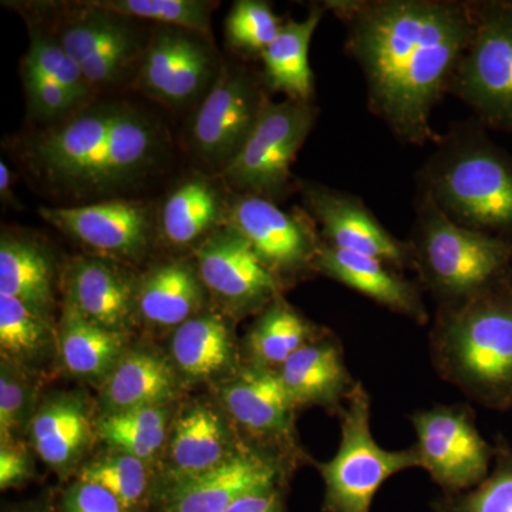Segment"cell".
Returning <instances> with one entry per match:
<instances>
[{
  "label": "cell",
  "mask_w": 512,
  "mask_h": 512,
  "mask_svg": "<svg viewBox=\"0 0 512 512\" xmlns=\"http://www.w3.org/2000/svg\"><path fill=\"white\" fill-rule=\"evenodd\" d=\"M325 8L345 23L370 111L403 143L439 141L431 116L473 40L474 2L333 0Z\"/></svg>",
  "instance_id": "obj_1"
},
{
  "label": "cell",
  "mask_w": 512,
  "mask_h": 512,
  "mask_svg": "<svg viewBox=\"0 0 512 512\" xmlns=\"http://www.w3.org/2000/svg\"><path fill=\"white\" fill-rule=\"evenodd\" d=\"M437 375L487 409L512 410V279L437 306L429 339Z\"/></svg>",
  "instance_id": "obj_2"
},
{
  "label": "cell",
  "mask_w": 512,
  "mask_h": 512,
  "mask_svg": "<svg viewBox=\"0 0 512 512\" xmlns=\"http://www.w3.org/2000/svg\"><path fill=\"white\" fill-rule=\"evenodd\" d=\"M419 190L461 227L512 244V156L480 124H461L439 138Z\"/></svg>",
  "instance_id": "obj_3"
},
{
  "label": "cell",
  "mask_w": 512,
  "mask_h": 512,
  "mask_svg": "<svg viewBox=\"0 0 512 512\" xmlns=\"http://www.w3.org/2000/svg\"><path fill=\"white\" fill-rule=\"evenodd\" d=\"M409 239L413 269L437 306L454 305L512 279V244L461 227L419 190Z\"/></svg>",
  "instance_id": "obj_4"
},
{
  "label": "cell",
  "mask_w": 512,
  "mask_h": 512,
  "mask_svg": "<svg viewBox=\"0 0 512 512\" xmlns=\"http://www.w3.org/2000/svg\"><path fill=\"white\" fill-rule=\"evenodd\" d=\"M153 147V128L146 121L123 107H104L47 133L36 154L55 180L101 188L140 170Z\"/></svg>",
  "instance_id": "obj_5"
},
{
  "label": "cell",
  "mask_w": 512,
  "mask_h": 512,
  "mask_svg": "<svg viewBox=\"0 0 512 512\" xmlns=\"http://www.w3.org/2000/svg\"><path fill=\"white\" fill-rule=\"evenodd\" d=\"M338 453L318 464L325 481V510L370 512L377 491L390 477L419 467L416 448L386 450L373 437L372 402L362 383L357 382L339 413Z\"/></svg>",
  "instance_id": "obj_6"
},
{
  "label": "cell",
  "mask_w": 512,
  "mask_h": 512,
  "mask_svg": "<svg viewBox=\"0 0 512 512\" xmlns=\"http://www.w3.org/2000/svg\"><path fill=\"white\" fill-rule=\"evenodd\" d=\"M476 30L450 93L484 126L512 130V0L474 2Z\"/></svg>",
  "instance_id": "obj_7"
},
{
  "label": "cell",
  "mask_w": 512,
  "mask_h": 512,
  "mask_svg": "<svg viewBox=\"0 0 512 512\" xmlns=\"http://www.w3.org/2000/svg\"><path fill=\"white\" fill-rule=\"evenodd\" d=\"M419 467L444 495L473 490L490 474L494 444L481 436L476 413L468 404H436L412 416Z\"/></svg>",
  "instance_id": "obj_8"
},
{
  "label": "cell",
  "mask_w": 512,
  "mask_h": 512,
  "mask_svg": "<svg viewBox=\"0 0 512 512\" xmlns=\"http://www.w3.org/2000/svg\"><path fill=\"white\" fill-rule=\"evenodd\" d=\"M315 107L306 101L265 100L244 146L225 168V177L247 194H282L291 165L315 126Z\"/></svg>",
  "instance_id": "obj_9"
},
{
  "label": "cell",
  "mask_w": 512,
  "mask_h": 512,
  "mask_svg": "<svg viewBox=\"0 0 512 512\" xmlns=\"http://www.w3.org/2000/svg\"><path fill=\"white\" fill-rule=\"evenodd\" d=\"M227 224L251 245L279 282L282 275L315 269L322 239L306 218L281 210L268 198L241 195L229 207Z\"/></svg>",
  "instance_id": "obj_10"
},
{
  "label": "cell",
  "mask_w": 512,
  "mask_h": 512,
  "mask_svg": "<svg viewBox=\"0 0 512 512\" xmlns=\"http://www.w3.org/2000/svg\"><path fill=\"white\" fill-rule=\"evenodd\" d=\"M303 197L320 225L323 244L372 256L400 272L413 269L409 241L387 231L362 198L319 184L305 185Z\"/></svg>",
  "instance_id": "obj_11"
},
{
  "label": "cell",
  "mask_w": 512,
  "mask_h": 512,
  "mask_svg": "<svg viewBox=\"0 0 512 512\" xmlns=\"http://www.w3.org/2000/svg\"><path fill=\"white\" fill-rule=\"evenodd\" d=\"M264 101L247 74L222 70L192 127L195 146L202 156L225 165L231 163L254 128Z\"/></svg>",
  "instance_id": "obj_12"
},
{
  "label": "cell",
  "mask_w": 512,
  "mask_h": 512,
  "mask_svg": "<svg viewBox=\"0 0 512 512\" xmlns=\"http://www.w3.org/2000/svg\"><path fill=\"white\" fill-rule=\"evenodd\" d=\"M198 265L205 286L238 308H262L279 296V279L232 229L205 242L198 252Z\"/></svg>",
  "instance_id": "obj_13"
},
{
  "label": "cell",
  "mask_w": 512,
  "mask_h": 512,
  "mask_svg": "<svg viewBox=\"0 0 512 512\" xmlns=\"http://www.w3.org/2000/svg\"><path fill=\"white\" fill-rule=\"evenodd\" d=\"M315 269L339 284L362 293L384 308L423 326L429 322L419 282L372 256L355 254L320 244Z\"/></svg>",
  "instance_id": "obj_14"
},
{
  "label": "cell",
  "mask_w": 512,
  "mask_h": 512,
  "mask_svg": "<svg viewBox=\"0 0 512 512\" xmlns=\"http://www.w3.org/2000/svg\"><path fill=\"white\" fill-rule=\"evenodd\" d=\"M281 464L256 451H242L201 476L178 481L171 493L170 512H225L242 495L275 487Z\"/></svg>",
  "instance_id": "obj_15"
},
{
  "label": "cell",
  "mask_w": 512,
  "mask_h": 512,
  "mask_svg": "<svg viewBox=\"0 0 512 512\" xmlns=\"http://www.w3.org/2000/svg\"><path fill=\"white\" fill-rule=\"evenodd\" d=\"M39 214L47 224L100 251L136 255L147 244V212L133 202L40 208Z\"/></svg>",
  "instance_id": "obj_16"
},
{
  "label": "cell",
  "mask_w": 512,
  "mask_h": 512,
  "mask_svg": "<svg viewBox=\"0 0 512 512\" xmlns=\"http://www.w3.org/2000/svg\"><path fill=\"white\" fill-rule=\"evenodd\" d=\"M86 15L74 20L60 45L92 86L114 82L137 52L136 37L120 16L86 5Z\"/></svg>",
  "instance_id": "obj_17"
},
{
  "label": "cell",
  "mask_w": 512,
  "mask_h": 512,
  "mask_svg": "<svg viewBox=\"0 0 512 512\" xmlns=\"http://www.w3.org/2000/svg\"><path fill=\"white\" fill-rule=\"evenodd\" d=\"M279 377L293 406H322L342 412L357 384L335 336H319L279 367Z\"/></svg>",
  "instance_id": "obj_18"
},
{
  "label": "cell",
  "mask_w": 512,
  "mask_h": 512,
  "mask_svg": "<svg viewBox=\"0 0 512 512\" xmlns=\"http://www.w3.org/2000/svg\"><path fill=\"white\" fill-rule=\"evenodd\" d=\"M224 404L239 426L255 436L285 439L291 434L293 406L278 370L251 366L224 389Z\"/></svg>",
  "instance_id": "obj_19"
},
{
  "label": "cell",
  "mask_w": 512,
  "mask_h": 512,
  "mask_svg": "<svg viewBox=\"0 0 512 512\" xmlns=\"http://www.w3.org/2000/svg\"><path fill=\"white\" fill-rule=\"evenodd\" d=\"M204 47L178 32H165L148 49L141 82L148 92L171 104L192 99L210 73Z\"/></svg>",
  "instance_id": "obj_20"
},
{
  "label": "cell",
  "mask_w": 512,
  "mask_h": 512,
  "mask_svg": "<svg viewBox=\"0 0 512 512\" xmlns=\"http://www.w3.org/2000/svg\"><path fill=\"white\" fill-rule=\"evenodd\" d=\"M325 9L315 6L301 22L282 23L279 35L261 53L269 89L286 94L288 99L311 103L315 87L309 66V46Z\"/></svg>",
  "instance_id": "obj_21"
},
{
  "label": "cell",
  "mask_w": 512,
  "mask_h": 512,
  "mask_svg": "<svg viewBox=\"0 0 512 512\" xmlns=\"http://www.w3.org/2000/svg\"><path fill=\"white\" fill-rule=\"evenodd\" d=\"M70 299L84 318L103 328L120 332L131 315V288L116 268L100 261L74 266L70 276Z\"/></svg>",
  "instance_id": "obj_22"
},
{
  "label": "cell",
  "mask_w": 512,
  "mask_h": 512,
  "mask_svg": "<svg viewBox=\"0 0 512 512\" xmlns=\"http://www.w3.org/2000/svg\"><path fill=\"white\" fill-rule=\"evenodd\" d=\"M174 373L163 357L131 353L117 363L104 387L110 413L158 407L173 394Z\"/></svg>",
  "instance_id": "obj_23"
},
{
  "label": "cell",
  "mask_w": 512,
  "mask_h": 512,
  "mask_svg": "<svg viewBox=\"0 0 512 512\" xmlns=\"http://www.w3.org/2000/svg\"><path fill=\"white\" fill-rule=\"evenodd\" d=\"M171 463L178 481L201 476L220 466L228 454V434L214 410L195 406L175 424Z\"/></svg>",
  "instance_id": "obj_24"
},
{
  "label": "cell",
  "mask_w": 512,
  "mask_h": 512,
  "mask_svg": "<svg viewBox=\"0 0 512 512\" xmlns=\"http://www.w3.org/2000/svg\"><path fill=\"white\" fill-rule=\"evenodd\" d=\"M121 349L120 332L84 318L72 303H67L60 328V352L70 373L92 379L106 376L119 363Z\"/></svg>",
  "instance_id": "obj_25"
},
{
  "label": "cell",
  "mask_w": 512,
  "mask_h": 512,
  "mask_svg": "<svg viewBox=\"0 0 512 512\" xmlns=\"http://www.w3.org/2000/svg\"><path fill=\"white\" fill-rule=\"evenodd\" d=\"M201 302V288L190 266L173 262L154 269L138 293V308L148 322L183 325Z\"/></svg>",
  "instance_id": "obj_26"
},
{
  "label": "cell",
  "mask_w": 512,
  "mask_h": 512,
  "mask_svg": "<svg viewBox=\"0 0 512 512\" xmlns=\"http://www.w3.org/2000/svg\"><path fill=\"white\" fill-rule=\"evenodd\" d=\"M319 338L316 329L282 298H276L256 320L247 345L254 365L278 370L299 349Z\"/></svg>",
  "instance_id": "obj_27"
},
{
  "label": "cell",
  "mask_w": 512,
  "mask_h": 512,
  "mask_svg": "<svg viewBox=\"0 0 512 512\" xmlns=\"http://www.w3.org/2000/svg\"><path fill=\"white\" fill-rule=\"evenodd\" d=\"M37 454L53 467L76 460L89 443L90 423L83 404L72 399L47 403L30 424Z\"/></svg>",
  "instance_id": "obj_28"
},
{
  "label": "cell",
  "mask_w": 512,
  "mask_h": 512,
  "mask_svg": "<svg viewBox=\"0 0 512 512\" xmlns=\"http://www.w3.org/2000/svg\"><path fill=\"white\" fill-rule=\"evenodd\" d=\"M0 293L19 299L42 315L50 308L52 266L36 245L22 239L2 238Z\"/></svg>",
  "instance_id": "obj_29"
},
{
  "label": "cell",
  "mask_w": 512,
  "mask_h": 512,
  "mask_svg": "<svg viewBox=\"0 0 512 512\" xmlns=\"http://www.w3.org/2000/svg\"><path fill=\"white\" fill-rule=\"evenodd\" d=\"M171 353L184 375L194 379L215 375L231 357L227 323L217 315L188 319L175 330Z\"/></svg>",
  "instance_id": "obj_30"
},
{
  "label": "cell",
  "mask_w": 512,
  "mask_h": 512,
  "mask_svg": "<svg viewBox=\"0 0 512 512\" xmlns=\"http://www.w3.org/2000/svg\"><path fill=\"white\" fill-rule=\"evenodd\" d=\"M217 215L214 188L204 180L188 181L165 202L161 221L164 235L171 244H191L212 227Z\"/></svg>",
  "instance_id": "obj_31"
},
{
  "label": "cell",
  "mask_w": 512,
  "mask_h": 512,
  "mask_svg": "<svg viewBox=\"0 0 512 512\" xmlns=\"http://www.w3.org/2000/svg\"><path fill=\"white\" fill-rule=\"evenodd\" d=\"M490 474L473 490L444 495L433 503L436 512H512V446L503 434L494 443Z\"/></svg>",
  "instance_id": "obj_32"
},
{
  "label": "cell",
  "mask_w": 512,
  "mask_h": 512,
  "mask_svg": "<svg viewBox=\"0 0 512 512\" xmlns=\"http://www.w3.org/2000/svg\"><path fill=\"white\" fill-rule=\"evenodd\" d=\"M167 413L158 407L109 413L99 424L101 439L121 453L146 461L154 456L165 439Z\"/></svg>",
  "instance_id": "obj_33"
},
{
  "label": "cell",
  "mask_w": 512,
  "mask_h": 512,
  "mask_svg": "<svg viewBox=\"0 0 512 512\" xmlns=\"http://www.w3.org/2000/svg\"><path fill=\"white\" fill-rule=\"evenodd\" d=\"M86 5L120 18L154 20L198 32H207L210 26V8L197 0H99Z\"/></svg>",
  "instance_id": "obj_34"
},
{
  "label": "cell",
  "mask_w": 512,
  "mask_h": 512,
  "mask_svg": "<svg viewBox=\"0 0 512 512\" xmlns=\"http://www.w3.org/2000/svg\"><path fill=\"white\" fill-rule=\"evenodd\" d=\"M47 329L42 313L19 299L0 293V348L8 357L35 356L45 348Z\"/></svg>",
  "instance_id": "obj_35"
},
{
  "label": "cell",
  "mask_w": 512,
  "mask_h": 512,
  "mask_svg": "<svg viewBox=\"0 0 512 512\" xmlns=\"http://www.w3.org/2000/svg\"><path fill=\"white\" fill-rule=\"evenodd\" d=\"M80 481L99 485L124 508H131L146 493L147 468L140 458L121 453L84 467Z\"/></svg>",
  "instance_id": "obj_36"
},
{
  "label": "cell",
  "mask_w": 512,
  "mask_h": 512,
  "mask_svg": "<svg viewBox=\"0 0 512 512\" xmlns=\"http://www.w3.org/2000/svg\"><path fill=\"white\" fill-rule=\"evenodd\" d=\"M282 23L271 5L259 0H241L232 8L227 19L229 42L247 52H262L281 32Z\"/></svg>",
  "instance_id": "obj_37"
},
{
  "label": "cell",
  "mask_w": 512,
  "mask_h": 512,
  "mask_svg": "<svg viewBox=\"0 0 512 512\" xmlns=\"http://www.w3.org/2000/svg\"><path fill=\"white\" fill-rule=\"evenodd\" d=\"M23 70L42 74L47 79L59 83L67 92L72 93L77 101L86 99L90 93V84L84 79L82 70L74 63L72 57L64 52L60 42L50 37H32Z\"/></svg>",
  "instance_id": "obj_38"
},
{
  "label": "cell",
  "mask_w": 512,
  "mask_h": 512,
  "mask_svg": "<svg viewBox=\"0 0 512 512\" xmlns=\"http://www.w3.org/2000/svg\"><path fill=\"white\" fill-rule=\"evenodd\" d=\"M23 77H25L30 106L40 116H62L72 109L74 104L79 103L72 93L42 74L23 70Z\"/></svg>",
  "instance_id": "obj_39"
},
{
  "label": "cell",
  "mask_w": 512,
  "mask_h": 512,
  "mask_svg": "<svg viewBox=\"0 0 512 512\" xmlns=\"http://www.w3.org/2000/svg\"><path fill=\"white\" fill-rule=\"evenodd\" d=\"M25 384L10 366H2L0 376V433L3 443L22 426L26 410Z\"/></svg>",
  "instance_id": "obj_40"
},
{
  "label": "cell",
  "mask_w": 512,
  "mask_h": 512,
  "mask_svg": "<svg viewBox=\"0 0 512 512\" xmlns=\"http://www.w3.org/2000/svg\"><path fill=\"white\" fill-rule=\"evenodd\" d=\"M66 512H124V507L99 485L79 481L64 497Z\"/></svg>",
  "instance_id": "obj_41"
},
{
  "label": "cell",
  "mask_w": 512,
  "mask_h": 512,
  "mask_svg": "<svg viewBox=\"0 0 512 512\" xmlns=\"http://www.w3.org/2000/svg\"><path fill=\"white\" fill-rule=\"evenodd\" d=\"M29 473L28 458L18 447L3 443L0 450V485L2 488L20 483Z\"/></svg>",
  "instance_id": "obj_42"
},
{
  "label": "cell",
  "mask_w": 512,
  "mask_h": 512,
  "mask_svg": "<svg viewBox=\"0 0 512 512\" xmlns=\"http://www.w3.org/2000/svg\"><path fill=\"white\" fill-rule=\"evenodd\" d=\"M225 512H281V494L275 487L242 495Z\"/></svg>",
  "instance_id": "obj_43"
},
{
  "label": "cell",
  "mask_w": 512,
  "mask_h": 512,
  "mask_svg": "<svg viewBox=\"0 0 512 512\" xmlns=\"http://www.w3.org/2000/svg\"><path fill=\"white\" fill-rule=\"evenodd\" d=\"M10 180H12V174H10L8 165L2 161L0 163V191H2L3 198L9 192Z\"/></svg>",
  "instance_id": "obj_44"
}]
</instances>
